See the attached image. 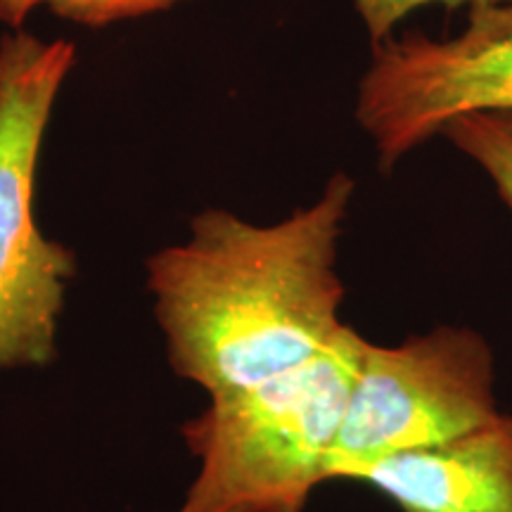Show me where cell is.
Returning a JSON list of instances; mask_svg holds the SVG:
<instances>
[{"instance_id": "6da1fadb", "label": "cell", "mask_w": 512, "mask_h": 512, "mask_svg": "<svg viewBox=\"0 0 512 512\" xmlns=\"http://www.w3.org/2000/svg\"><path fill=\"white\" fill-rule=\"evenodd\" d=\"M356 181L337 171L306 207L254 223L209 207L188 238L145 261L166 363L207 399L238 394L304 366L349 325L337 273Z\"/></svg>"}, {"instance_id": "277c9868", "label": "cell", "mask_w": 512, "mask_h": 512, "mask_svg": "<svg viewBox=\"0 0 512 512\" xmlns=\"http://www.w3.org/2000/svg\"><path fill=\"white\" fill-rule=\"evenodd\" d=\"M496 356L482 332L437 328L399 344L366 339L330 467L444 444L498 415ZM330 482V479H328Z\"/></svg>"}, {"instance_id": "3957f363", "label": "cell", "mask_w": 512, "mask_h": 512, "mask_svg": "<svg viewBox=\"0 0 512 512\" xmlns=\"http://www.w3.org/2000/svg\"><path fill=\"white\" fill-rule=\"evenodd\" d=\"M76 46L8 29L0 36V375L57 358L76 254L36 219V178Z\"/></svg>"}, {"instance_id": "7a4b0ae2", "label": "cell", "mask_w": 512, "mask_h": 512, "mask_svg": "<svg viewBox=\"0 0 512 512\" xmlns=\"http://www.w3.org/2000/svg\"><path fill=\"white\" fill-rule=\"evenodd\" d=\"M363 344L349 325L304 366L209 399L185 420L181 437L200 467L176 512H306L328 482Z\"/></svg>"}, {"instance_id": "52a82bcc", "label": "cell", "mask_w": 512, "mask_h": 512, "mask_svg": "<svg viewBox=\"0 0 512 512\" xmlns=\"http://www.w3.org/2000/svg\"><path fill=\"white\" fill-rule=\"evenodd\" d=\"M441 136L482 169L512 214V114H467Z\"/></svg>"}, {"instance_id": "8992f818", "label": "cell", "mask_w": 512, "mask_h": 512, "mask_svg": "<svg viewBox=\"0 0 512 512\" xmlns=\"http://www.w3.org/2000/svg\"><path fill=\"white\" fill-rule=\"evenodd\" d=\"M328 479L366 484L399 512H512V415L437 446L332 465Z\"/></svg>"}, {"instance_id": "5b68a950", "label": "cell", "mask_w": 512, "mask_h": 512, "mask_svg": "<svg viewBox=\"0 0 512 512\" xmlns=\"http://www.w3.org/2000/svg\"><path fill=\"white\" fill-rule=\"evenodd\" d=\"M354 114L384 174L451 121L512 114V3L470 8L456 36L415 31L377 43Z\"/></svg>"}, {"instance_id": "ba28073f", "label": "cell", "mask_w": 512, "mask_h": 512, "mask_svg": "<svg viewBox=\"0 0 512 512\" xmlns=\"http://www.w3.org/2000/svg\"><path fill=\"white\" fill-rule=\"evenodd\" d=\"M183 3L192 0H38V8H46L76 27L105 29L131 19L159 15Z\"/></svg>"}, {"instance_id": "30bf717a", "label": "cell", "mask_w": 512, "mask_h": 512, "mask_svg": "<svg viewBox=\"0 0 512 512\" xmlns=\"http://www.w3.org/2000/svg\"><path fill=\"white\" fill-rule=\"evenodd\" d=\"M36 8L38 0H0V24L5 29H24Z\"/></svg>"}, {"instance_id": "9c48e42d", "label": "cell", "mask_w": 512, "mask_h": 512, "mask_svg": "<svg viewBox=\"0 0 512 512\" xmlns=\"http://www.w3.org/2000/svg\"><path fill=\"white\" fill-rule=\"evenodd\" d=\"M512 3V0H351L358 19L363 22V29L370 38V46L387 41L396 36V29L406 22L413 12L425 8H477V5H496Z\"/></svg>"}]
</instances>
